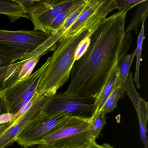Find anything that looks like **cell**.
<instances>
[{
  "instance_id": "cell-1",
  "label": "cell",
  "mask_w": 148,
  "mask_h": 148,
  "mask_svg": "<svg viewBox=\"0 0 148 148\" xmlns=\"http://www.w3.org/2000/svg\"><path fill=\"white\" fill-rule=\"evenodd\" d=\"M127 12L119 11L101 22L91 36L85 53L74 62L65 94L86 98L97 97L111 71L132 44L131 34L125 33Z\"/></svg>"
},
{
  "instance_id": "cell-2",
  "label": "cell",
  "mask_w": 148,
  "mask_h": 148,
  "mask_svg": "<svg viewBox=\"0 0 148 148\" xmlns=\"http://www.w3.org/2000/svg\"><path fill=\"white\" fill-rule=\"evenodd\" d=\"M115 9L114 0H103L95 14L76 33L60 40L41 77L37 90L38 94L45 97L52 96L68 81L79 45L86 38L90 37L107 15Z\"/></svg>"
},
{
  "instance_id": "cell-3",
  "label": "cell",
  "mask_w": 148,
  "mask_h": 148,
  "mask_svg": "<svg viewBox=\"0 0 148 148\" xmlns=\"http://www.w3.org/2000/svg\"><path fill=\"white\" fill-rule=\"evenodd\" d=\"M90 118L71 116L58 125L38 148H80L92 141Z\"/></svg>"
},
{
  "instance_id": "cell-4",
  "label": "cell",
  "mask_w": 148,
  "mask_h": 148,
  "mask_svg": "<svg viewBox=\"0 0 148 148\" xmlns=\"http://www.w3.org/2000/svg\"><path fill=\"white\" fill-rule=\"evenodd\" d=\"M51 35L40 31L0 30V57L17 62L45 42Z\"/></svg>"
},
{
  "instance_id": "cell-5",
  "label": "cell",
  "mask_w": 148,
  "mask_h": 148,
  "mask_svg": "<svg viewBox=\"0 0 148 148\" xmlns=\"http://www.w3.org/2000/svg\"><path fill=\"white\" fill-rule=\"evenodd\" d=\"M16 1L23 7L27 14L28 18L32 21L34 26L33 30L46 34L53 19L62 12L73 7L78 1V0Z\"/></svg>"
},
{
  "instance_id": "cell-6",
  "label": "cell",
  "mask_w": 148,
  "mask_h": 148,
  "mask_svg": "<svg viewBox=\"0 0 148 148\" xmlns=\"http://www.w3.org/2000/svg\"><path fill=\"white\" fill-rule=\"evenodd\" d=\"M95 98H86L56 93L46 97L42 110L48 114H65L70 116L90 118L94 111Z\"/></svg>"
},
{
  "instance_id": "cell-7",
  "label": "cell",
  "mask_w": 148,
  "mask_h": 148,
  "mask_svg": "<svg viewBox=\"0 0 148 148\" xmlns=\"http://www.w3.org/2000/svg\"><path fill=\"white\" fill-rule=\"evenodd\" d=\"M49 61L50 57L34 73L0 91L7 103L9 114L16 115L36 94L41 77Z\"/></svg>"
},
{
  "instance_id": "cell-8",
  "label": "cell",
  "mask_w": 148,
  "mask_h": 148,
  "mask_svg": "<svg viewBox=\"0 0 148 148\" xmlns=\"http://www.w3.org/2000/svg\"><path fill=\"white\" fill-rule=\"evenodd\" d=\"M70 117L65 114H48L41 110L24 128L16 142L24 147L39 145L45 137Z\"/></svg>"
},
{
  "instance_id": "cell-9",
  "label": "cell",
  "mask_w": 148,
  "mask_h": 148,
  "mask_svg": "<svg viewBox=\"0 0 148 148\" xmlns=\"http://www.w3.org/2000/svg\"><path fill=\"white\" fill-rule=\"evenodd\" d=\"M46 97L39 94L37 100L31 108L0 136V148H7L16 142L24 128L42 110Z\"/></svg>"
},
{
  "instance_id": "cell-10",
  "label": "cell",
  "mask_w": 148,
  "mask_h": 148,
  "mask_svg": "<svg viewBox=\"0 0 148 148\" xmlns=\"http://www.w3.org/2000/svg\"><path fill=\"white\" fill-rule=\"evenodd\" d=\"M40 58L26 56L17 62V69L12 75L5 82L4 90L30 76Z\"/></svg>"
},
{
  "instance_id": "cell-11",
  "label": "cell",
  "mask_w": 148,
  "mask_h": 148,
  "mask_svg": "<svg viewBox=\"0 0 148 148\" xmlns=\"http://www.w3.org/2000/svg\"><path fill=\"white\" fill-rule=\"evenodd\" d=\"M103 2V0H89L83 12L76 21L60 38L64 39L72 36L95 14Z\"/></svg>"
},
{
  "instance_id": "cell-12",
  "label": "cell",
  "mask_w": 148,
  "mask_h": 148,
  "mask_svg": "<svg viewBox=\"0 0 148 148\" xmlns=\"http://www.w3.org/2000/svg\"><path fill=\"white\" fill-rule=\"evenodd\" d=\"M119 61L116 63L111 71L103 87L99 94L95 98L94 104V111L92 116H95L99 111L101 110L105 102L114 89L116 79L117 76L118 65Z\"/></svg>"
},
{
  "instance_id": "cell-13",
  "label": "cell",
  "mask_w": 148,
  "mask_h": 148,
  "mask_svg": "<svg viewBox=\"0 0 148 148\" xmlns=\"http://www.w3.org/2000/svg\"><path fill=\"white\" fill-rule=\"evenodd\" d=\"M0 14L8 16L12 22L21 18H28L27 14L23 7L16 0L0 1Z\"/></svg>"
},
{
  "instance_id": "cell-14",
  "label": "cell",
  "mask_w": 148,
  "mask_h": 148,
  "mask_svg": "<svg viewBox=\"0 0 148 148\" xmlns=\"http://www.w3.org/2000/svg\"><path fill=\"white\" fill-rule=\"evenodd\" d=\"M148 15V7L146 8L145 12L142 14L141 17L142 21V27L140 30V33L138 38L137 47L136 48V71H135V77L133 79L138 89H139L141 86L139 83V70H140V63L141 61V55H142V47H143V42L145 39L144 29L145 21Z\"/></svg>"
},
{
  "instance_id": "cell-15",
  "label": "cell",
  "mask_w": 148,
  "mask_h": 148,
  "mask_svg": "<svg viewBox=\"0 0 148 148\" xmlns=\"http://www.w3.org/2000/svg\"><path fill=\"white\" fill-rule=\"evenodd\" d=\"M140 126V136L145 148H148L147 132V124L148 119V102L141 98L138 106L137 112Z\"/></svg>"
},
{
  "instance_id": "cell-16",
  "label": "cell",
  "mask_w": 148,
  "mask_h": 148,
  "mask_svg": "<svg viewBox=\"0 0 148 148\" xmlns=\"http://www.w3.org/2000/svg\"><path fill=\"white\" fill-rule=\"evenodd\" d=\"M125 92L122 90L120 85L119 78L117 76L114 89L108 98L105 102L102 110L105 114L110 113L117 107L118 102L121 97L124 96Z\"/></svg>"
},
{
  "instance_id": "cell-17",
  "label": "cell",
  "mask_w": 148,
  "mask_h": 148,
  "mask_svg": "<svg viewBox=\"0 0 148 148\" xmlns=\"http://www.w3.org/2000/svg\"><path fill=\"white\" fill-rule=\"evenodd\" d=\"M136 55V50H135L131 54L123 56L118 65V76L119 78L120 85L122 90L124 92L126 79Z\"/></svg>"
},
{
  "instance_id": "cell-18",
  "label": "cell",
  "mask_w": 148,
  "mask_h": 148,
  "mask_svg": "<svg viewBox=\"0 0 148 148\" xmlns=\"http://www.w3.org/2000/svg\"><path fill=\"white\" fill-rule=\"evenodd\" d=\"M17 66V62L0 57V91L4 90L5 82L12 75Z\"/></svg>"
},
{
  "instance_id": "cell-19",
  "label": "cell",
  "mask_w": 148,
  "mask_h": 148,
  "mask_svg": "<svg viewBox=\"0 0 148 148\" xmlns=\"http://www.w3.org/2000/svg\"><path fill=\"white\" fill-rule=\"evenodd\" d=\"M106 114L102 110L90 119V132L92 140L98 138L100 132L106 124Z\"/></svg>"
},
{
  "instance_id": "cell-20",
  "label": "cell",
  "mask_w": 148,
  "mask_h": 148,
  "mask_svg": "<svg viewBox=\"0 0 148 148\" xmlns=\"http://www.w3.org/2000/svg\"><path fill=\"white\" fill-rule=\"evenodd\" d=\"M133 79L132 72L129 73L126 79V83H125V92L126 95H128L137 113L138 104L141 98L140 97L138 93L137 92L134 87Z\"/></svg>"
},
{
  "instance_id": "cell-21",
  "label": "cell",
  "mask_w": 148,
  "mask_h": 148,
  "mask_svg": "<svg viewBox=\"0 0 148 148\" xmlns=\"http://www.w3.org/2000/svg\"><path fill=\"white\" fill-rule=\"evenodd\" d=\"M79 0H78V2L70 9L62 12L61 13L59 14L52 21L48 27L47 34L51 35L54 34L59 29L60 27L62 25L66 18L71 14V13L73 11L75 8V7L77 4L79 2Z\"/></svg>"
},
{
  "instance_id": "cell-22",
  "label": "cell",
  "mask_w": 148,
  "mask_h": 148,
  "mask_svg": "<svg viewBox=\"0 0 148 148\" xmlns=\"http://www.w3.org/2000/svg\"><path fill=\"white\" fill-rule=\"evenodd\" d=\"M116 9L119 11L128 12L138 4L145 2V0H114Z\"/></svg>"
},
{
  "instance_id": "cell-23",
  "label": "cell",
  "mask_w": 148,
  "mask_h": 148,
  "mask_svg": "<svg viewBox=\"0 0 148 148\" xmlns=\"http://www.w3.org/2000/svg\"><path fill=\"white\" fill-rule=\"evenodd\" d=\"M39 94L38 92H36V94L34 95L32 98L27 102L26 104H25L22 108L11 119L10 122L12 123H14L18 120L26 112H27L31 107L35 103L36 100H37Z\"/></svg>"
},
{
  "instance_id": "cell-24",
  "label": "cell",
  "mask_w": 148,
  "mask_h": 148,
  "mask_svg": "<svg viewBox=\"0 0 148 148\" xmlns=\"http://www.w3.org/2000/svg\"><path fill=\"white\" fill-rule=\"evenodd\" d=\"M90 37L86 38L79 45L75 52V61L79 60L87 51L90 43Z\"/></svg>"
},
{
  "instance_id": "cell-25",
  "label": "cell",
  "mask_w": 148,
  "mask_h": 148,
  "mask_svg": "<svg viewBox=\"0 0 148 148\" xmlns=\"http://www.w3.org/2000/svg\"><path fill=\"white\" fill-rule=\"evenodd\" d=\"M9 109L3 95L0 92V116L9 115Z\"/></svg>"
},
{
  "instance_id": "cell-26",
  "label": "cell",
  "mask_w": 148,
  "mask_h": 148,
  "mask_svg": "<svg viewBox=\"0 0 148 148\" xmlns=\"http://www.w3.org/2000/svg\"><path fill=\"white\" fill-rule=\"evenodd\" d=\"M80 148H114L112 145L107 143L102 145L98 144L96 140H92L89 144Z\"/></svg>"
},
{
  "instance_id": "cell-27",
  "label": "cell",
  "mask_w": 148,
  "mask_h": 148,
  "mask_svg": "<svg viewBox=\"0 0 148 148\" xmlns=\"http://www.w3.org/2000/svg\"><path fill=\"white\" fill-rule=\"evenodd\" d=\"M13 123L9 122L5 123L0 124V136L8 129Z\"/></svg>"
},
{
  "instance_id": "cell-28",
  "label": "cell",
  "mask_w": 148,
  "mask_h": 148,
  "mask_svg": "<svg viewBox=\"0 0 148 148\" xmlns=\"http://www.w3.org/2000/svg\"><path fill=\"white\" fill-rule=\"evenodd\" d=\"M24 148H32L31 147H24Z\"/></svg>"
},
{
  "instance_id": "cell-29",
  "label": "cell",
  "mask_w": 148,
  "mask_h": 148,
  "mask_svg": "<svg viewBox=\"0 0 148 148\" xmlns=\"http://www.w3.org/2000/svg\"><path fill=\"white\" fill-rule=\"evenodd\" d=\"M1 116H0V117H1Z\"/></svg>"
}]
</instances>
